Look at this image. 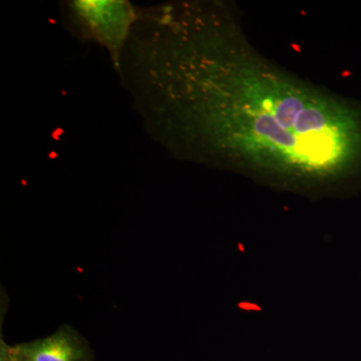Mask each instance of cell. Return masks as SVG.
Wrapping results in <instances>:
<instances>
[{
    "instance_id": "2",
    "label": "cell",
    "mask_w": 361,
    "mask_h": 361,
    "mask_svg": "<svg viewBox=\"0 0 361 361\" xmlns=\"http://www.w3.org/2000/svg\"><path fill=\"white\" fill-rule=\"evenodd\" d=\"M61 11L66 27L75 37L108 49L118 73L139 8L123 0H73L63 4Z\"/></svg>"
},
{
    "instance_id": "3",
    "label": "cell",
    "mask_w": 361,
    "mask_h": 361,
    "mask_svg": "<svg viewBox=\"0 0 361 361\" xmlns=\"http://www.w3.org/2000/svg\"><path fill=\"white\" fill-rule=\"evenodd\" d=\"M20 361H94V353L84 336L63 324L54 334L32 341L14 344Z\"/></svg>"
},
{
    "instance_id": "1",
    "label": "cell",
    "mask_w": 361,
    "mask_h": 361,
    "mask_svg": "<svg viewBox=\"0 0 361 361\" xmlns=\"http://www.w3.org/2000/svg\"><path fill=\"white\" fill-rule=\"evenodd\" d=\"M120 75L177 158L301 188L361 174V102L268 58L229 2L144 9Z\"/></svg>"
},
{
    "instance_id": "4",
    "label": "cell",
    "mask_w": 361,
    "mask_h": 361,
    "mask_svg": "<svg viewBox=\"0 0 361 361\" xmlns=\"http://www.w3.org/2000/svg\"><path fill=\"white\" fill-rule=\"evenodd\" d=\"M0 361H20L14 351L13 345L6 343L4 338H0Z\"/></svg>"
}]
</instances>
